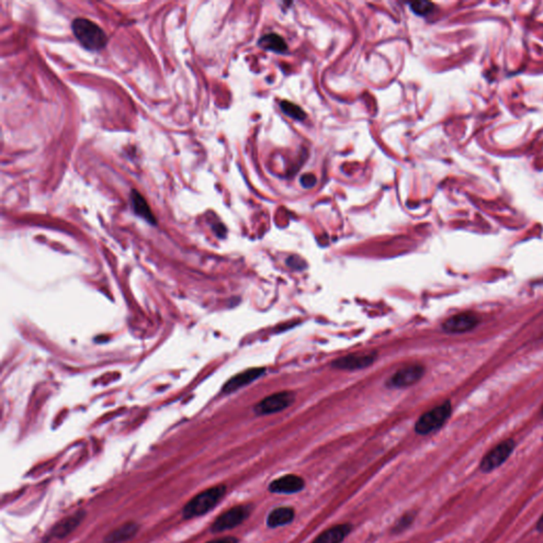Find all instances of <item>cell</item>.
<instances>
[{"instance_id": "cell-1", "label": "cell", "mask_w": 543, "mask_h": 543, "mask_svg": "<svg viewBox=\"0 0 543 543\" xmlns=\"http://www.w3.org/2000/svg\"><path fill=\"white\" fill-rule=\"evenodd\" d=\"M225 494H227V486L222 484L200 492L184 506L183 518L190 520L208 514L223 499Z\"/></svg>"}, {"instance_id": "cell-2", "label": "cell", "mask_w": 543, "mask_h": 543, "mask_svg": "<svg viewBox=\"0 0 543 543\" xmlns=\"http://www.w3.org/2000/svg\"><path fill=\"white\" fill-rule=\"evenodd\" d=\"M71 30L80 44L91 52H100L109 42L105 30L87 18H76L71 24Z\"/></svg>"}, {"instance_id": "cell-3", "label": "cell", "mask_w": 543, "mask_h": 543, "mask_svg": "<svg viewBox=\"0 0 543 543\" xmlns=\"http://www.w3.org/2000/svg\"><path fill=\"white\" fill-rule=\"evenodd\" d=\"M452 413V406L450 401L443 402L441 406L428 411L419 417L415 425V431L418 434L427 435L439 430L446 424Z\"/></svg>"}, {"instance_id": "cell-4", "label": "cell", "mask_w": 543, "mask_h": 543, "mask_svg": "<svg viewBox=\"0 0 543 543\" xmlns=\"http://www.w3.org/2000/svg\"><path fill=\"white\" fill-rule=\"evenodd\" d=\"M252 510L253 507L250 504H241L229 508L213 521L211 524V532L222 533L237 528L249 518Z\"/></svg>"}, {"instance_id": "cell-5", "label": "cell", "mask_w": 543, "mask_h": 543, "mask_svg": "<svg viewBox=\"0 0 543 543\" xmlns=\"http://www.w3.org/2000/svg\"><path fill=\"white\" fill-rule=\"evenodd\" d=\"M516 443L514 439H505L499 445L492 448L480 463V471L484 473H489L501 467L514 452Z\"/></svg>"}, {"instance_id": "cell-6", "label": "cell", "mask_w": 543, "mask_h": 543, "mask_svg": "<svg viewBox=\"0 0 543 543\" xmlns=\"http://www.w3.org/2000/svg\"><path fill=\"white\" fill-rule=\"evenodd\" d=\"M295 401V394L289 390L276 392L264 398L261 401L256 404L255 413L258 415H270L274 413L282 412L289 406H292Z\"/></svg>"}, {"instance_id": "cell-7", "label": "cell", "mask_w": 543, "mask_h": 543, "mask_svg": "<svg viewBox=\"0 0 543 543\" xmlns=\"http://www.w3.org/2000/svg\"><path fill=\"white\" fill-rule=\"evenodd\" d=\"M377 357V351L353 353V355H345V357L335 360L331 366L341 370L363 369V368L373 365Z\"/></svg>"}, {"instance_id": "cell-8", "label": "cell", "mask_w": 543, "mask_h": 543, "mask_svg": "<svg viewBox=\"0 0 543 543\" xmlns=\"http://www.w3.org/2000/svg\"><path fill=\"white\" fill-rule=\"evenodd\" d=\"M424 375V366L420 364H411L394 374L388 381V385L396 388H408L417 383Z\"/></svg>"}, {"instance_id": "cell-9", "label": "cell", "mask_w": 543, "mask_h": 543, "mask_svg": "<svg viewBox=\"0 0 543 543\" xmlns=\"http://www.w3.org/2000/svg\"><path fill=\"white\" fill-rule=\"evenodd\" d=\"M480 319L473 312H464L453 315L446 319L443 324V330L447 333H465L473 330L479 325Z\"/></svg>"}, {"instance_id": "cell-10", "label": "cell", "mask_w": 543, "mask_h": 543, "mask_svg": "<svg viewBox=\"0 0 543 543\" xmlns=\"http://www.w3.org/2000/svg\"><path fill=\"white\" fill-rule=\"evenodd\" d=\"M305 488V480L296 475H286L270 482L268 491L272 494H298Z\"/></svg>"}, {"instance_id": "cell-11", "label": "cell", "mask_w": 543, "mask_h": 543, "mask_svg": "<svg viewBox=\"0 0 543 543\" xmlns=\"http://www.w3.org/2000/svg\"><path fill=\"white\" fill-rule=\"evenodd\" d=\"M264 373H266V368L257 367L251 368V369L245 370L243 373L238 374V375L234 376L231 379H229L225 383L224 388H223V392L229 394V392H236V390L243 388V386L249 385L252 382L255 381L258 378L264 375Z\"/></svg>"}, {"instance_id": "cell-12", "label": "cell", "mask_w": 543, "mask_h": 543, "mask_svg": "<svg viewBox=\"0 0 543 543\" xmlns=\"http://www.w3.org/2000/svg\"><path fill=\"white\" fill-rule=\"evenodd\" d=\"M84 510H79L71 516L66 517L65 519L54 526L50 532V537L58 539L65 538L80 526L81 522L84 520Z\"/></svg>"}, {"instance_id": "cell-13", "label": "cell", "mask_w": 543, "mask_h": 543, "mask_svg": "<svg viewBox=\"0 0 543 543\" xmlns=\"http://www.w3.org/2000/svg\"><path fill=\"white\" fill-rule=\"evenodd\" d=\"M138 530L139 526L136 522H127L109 533L105 538V543H122L131 540L136 536Z\"/></svg>"}, {"instance_id": "cell-14", "label": "cell", "mask_w": 543, "mask_h": 543, "mask_svg": "<svg viewBox=\"0 0 543 543\" xmlns=\"http://www.w3.org/2000/svg\"><path fill=\"white\" fill-rule=\"evenodd\" d=\"M351 532V524H339L323 532L312 543H342Z\"/></svg>"}, {"instance_id": "cell-15", "label": "cell", "mask_w": 543, "mask_h": 543, "mask_svg": "<svg viewBox=\"0 0 543 543\" xmlns=\"http://www.w3.org/2000/svg\"><path fill=\"white\" fill-rule=\"evenodd\" d=\"M295 518V510L291 507H277L268 514L266 524L268 528H276L292 523Z\"/></svg>"}, {"instance_id": "cell-16", "label": "cell", "mask_w": 543, "mask_h": 543, "mask_svg": "<svg viewBox=\"0 0 543 543\" xmlns=\"http://www.w3.org/2000/svg\"><path fill=\"white\" fill-rule=\"evenodd\" d=\"M131 201L132 206H133L136 215H139V217L149 222L151 224H156L155 217H154L149 204H148L146 199L137 190L132 191Z\"/></svg>"}, {"instance_id": "cell-17", "label": "cell", "mask_w": 543, "mask_h": 543, "mask_svg": "<svg viewBox=\"0 0 543 543\" xmlns=\"http://www.w3.org/2000/svg\"><path fill=\"white\" fill-rule=\"evenodd\" d=\"M259 45L263 47L264 49L275 52H284L288 49L284 38L275 33L266 34V36H262L260 38Z\"/></svg>"}, {"instance_id": "cell-18", "label": "cell", "mask_w": 543, "mask_h": 543, "mask_svg": "<svg viewBox=\"0 0 543 543\" xmlns=\"http://www.w3.org/2000/svg\"><path fill=\"white\" fill-rule=\"evenodd\" d=\"M280 107H282V112L286 115L293 118V119L304 120L306 118V113L298 105H294V103L289 102V101H282L280 103Z\"/></svg>"}, {"instance_id": "cell-19", "label": "cell", "mask_w": 543, "mask_h": 543, "mask_svg": "<svg viewBox=\"0 0 543 543\" xmlns=\"http://www.w3.org/2000/svg\"><path fill=\"white\" fill-rule=\"evenodd\" d=\"M415 517H416V512H408L404 514V516L398 520L397 523L395 524L392 528V534H400V533L406 530V528H410L411 524L414 522Z\"/></svg>"}, {"instance_id": "cell-20", "label": "cell", "mask_w": 543, "mask_h": 543, "mask_svg": "<svg viewBox=\"0 0 543 543\" xmlns=\"http://www.w3.org/2000/svg\"><path fill=\"white\" fill-rule=\"evenodd\" d=\"M411 9L417 15H428L433 10V3L429 1H414L411 3Z\"/></svg>"}, {"instance_id": "cell-21", "label": "cell", "mask_w": 543, "mask_h": 543, "mask_svg": "<svg viewBox=\"0 0 543 543\" xmlns=\"http://www.w3.org/2000/svg\"><path fill=\"white\" fill-rule=\"evenodd\" d=\"M300 184H302L303 187H305V188H312V187L316 184V178H315L313 174H305V176H302Z\"/></svg>"}, {"instance_id": "cell-22", "label": "cell", "mask_w": 543, "mask_h": 543, "mask_svg": "<svg viewBox=\"0 0 543 543\" xmlns=\"http://www.w3.org/2000/svg\"><path fill=\"white\" fill-rule=\"evenodd\" d=\"M238 540L236 537H221V538L213 539V540L208 541L207 543H238Z\"/></svg>"}, {"instance_id": "cell-23", "label": "cell", "mask_w": 543, "mask_h": 543, "mask_svg": "<svg viewBox=\"0 0 543 543\" xmlns=\"http://www.w3.org/2000/svg\"><path fill=\"white\" fill-rule=\"evenodd\" d=\"M303 262H304V261H303V260L300 259V258H298V257H291V258H289V260H288L289 266H292V268H303V266H302Z\"/></svg>"}, {"instance_id": "cell-24", "label": "cell", "mask_w": 543, "mask_h": 543, "mask_svg": "<svg viewBox=\"0 0 543 543\" xmlns=\"http://www.w3.org/2000/svg\"><path fill=\"white\" fill-rule=\"evenodd\" d=\"M536 530H538L539 533L543 532V514L539 518L538 521H537Z\"/></svg>"}, {"instance_id": "cell-25", "label": "cell", "mask_w": 543, "mask_h": 543, "mask_svg": "<svg viewBox=\"0 0 543 543\" xmlns=\"http://www.w3.org/2000/svg\"><path fill=\"white\" fill-rule=\"evenodd\" d=\"M541 414L543 415V406H542V408H541Z\"/></svg>"}]
</instances>
